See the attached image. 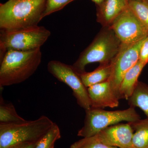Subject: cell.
<instances>
[{"mask_svg": "<svg viewBox=\"0 0 148 148\" xmlns=\"http://www.w3.org/2000/svg\"><path fill=\"white\" fill-rule=\"evenodd\" d=\"M46 0H8L0 4V29L12 31L38 26Z\"/></svg>", "mask_w": 148, "mask_h": 148, "instance_id": "cell-1", "label": "cell"}, {"mask_svg": "<svg viewBox=\"0 0 148 148\" xmlns=\"http://www.w3.org/2000/svg\"><path fill=\"white\" fill-rule=\"evenodd\" d=\"M40 49L31 51H7L1 59V87L24 82L32 76L41 64Z\"/></svg>", "mask_w": 148, "mask_h": 148, "instance_id": "cell-2", "label": "cell"}, {"mask_svg": "<svg viewBox=\"0 0 148 148\" xmlns=\"http://www.w3.org/2000/svg\"><path fill=\"white\" fill-rule=\"evenodd\" d=\"M122 43L110 27H103L92 42L82 52L73 65L78 73L85 72L88 64H110L118 53Z\"/></svg>", "mask_w": 148, "mask_h": 148, "instance_id": "cell-3", "label": "cell"}, {"mask_svg": "<svg viewBox=\"0 0 148 148\" xmlns=\"http://www.w3.org/2000/svg\"><path fill=\"white\" fill-rule=\"evenodd\" d=\"M54 123L47 116H41L34 121L11 124H0V148L24 143H37Z\"/></svg>", "mask_w": 148, "mask_h": 148, "instance_id": "cell-4", "label": "cell"}, {"mask_svg": "<svg viewBox=\"0 0 148 148\" xmlns=\"http://www.w3.org/2000/svg\"><path fill=\"white\" fill-rule=\"evenodd\" d=\"M50 35L49 30L38 25L12 31L1 30V58L10 49L20 51L40 49Z\"/></svg>", "mask_w": 148, "mask_h": 148, "instance_id": "cell-5", "label": "cell"}, {"mask_svg": "<svg viewBox=\"0 0 148 148\" xmlns=\"http://www.w3.org/2000/svg\"><path fill=\"white\" fill-rule=\"evenodd\" d=\"M140 119V115L132 107L125 110L113 111L90 108L86 110L84 125L78 132L77 136L82 138L91 137L120 122L129 123Z\"/></svg>", "mask_w": 148, "mask_h": 148, "instance_id": "cell-6", "label": "cell"}, {"mask_svg": "<svg viewBox=\"0 0 148 148\" xmlns=\"http://www.w3.org/2000/svg\"><path fill=\"white\" fill-rule=\"evenodd\" d=\"M47 67L48 71L53 77L71 88L80 107L85 111L91 108L87 88L84 84L79 74L73 66L52 60L49 62Z\"/></svg>", "mask_w": 148, "mask_h": 148, "instance_id": "cell-7", "label": "cell"}, {"mask_svg": "<svg viewBox=\"0 0 148 148\" xmlns=\"http://www.w3.org/2000/svg\"><path fill=\"white\" fill-rule=\"evenodd\" d=\"M145 39L131 44L122 43L120 50L111 62L112 71L108 81L112 90L119 100V87L123 79L139 61L140 49Z\"/></svg>", "mask_w": 148, "mask_h": 148, "instance_id": "cell-8", "label": "cell"}, {"mask_svg": "<svg viewBox=\"0 0 148 148\" xmlns=\"http://www.w3.org/2000/svg\"><path fill=\"white\" fill-rule=\"evenodd\" d=\"M122 43L131 44L148 36V28L134 14L128 7L118 16L110 27Z\"/></svg>", "mask_w": 148, "mask_h": 148, "instance_id": "cell-9", "label": "cell"}, {"mask_svg": "<svg viewBox=\"0 0 148 148\" xmlns=\"http://www.w3.org/2000/svg\"><path fill=\"white\" fill-rule=\"evenodd\" d=\"M133 135V129L127 123L111 125L95 135L106 145L118 148H135L132 143Z\"/></svg>", "mask_w": 148, "mask_h": 148, "instance_id": "cell-10", "label": "cell"}, {"mask_svg": "<svg viewBox=\"0 0 148 148\" xmlns=\"http://www.w3.org/2000/svg\"><path fill=\"white\" fill-rule=\"evenodd\" d=\"M91 108L103 109L109 107L116 108L119 99L114 94L108 80L87 88Z\"/></svg>", "mask_w": 148, "mask_h": 148, "instance_id": "cell-11", "label": "cell"}, {"mask_svg": "<svg viewBox=\"0 0 148 148\" xmlns=\"http://www.w3.org/2000/svg\"><path fill=\"white\" fill-rule=\"evenodd\" d=\"M127 6V0H104L98 6L97 21L103 27H110Z\"/></svg>", "mask_w": 148, "mask_h": 148, "instance_id": "cell-12", "label": "cell"}, {"mask_svg": "<svg viewBox=\"0 0 148 148\" xmlns=\"http://www.w3.org/2000/svg\"><path fill=\"white\" fill-rule=\"evenodd\" d=\"M147 64L139 60L125 75L119 89V98L128 100L134 92L138 82V79Z\"/></svg>", "mask_w": 148, "mask_h": 148, "instance_id": "cell-13", "label": "cell"}, {"mask_svg": "<svg viewBox=\"0 0 148 148\" xmlns=\"http://www.w3.org/2000/svg\"><path fill=\"white\" fill-rule=\"evenodd\" d=\"M112 65L110 64L100 65L92 72H84L79 74L80 76L86 87L106 81L111 75Z\"/></svg>", "mask_w": 148, "mask_h": 148, "instance_id": "cell-14", "label": "cell"}, {"mask_svg": "<svg viewBox=\"0 0 148 148\" xmlns=\"http://www.w3.org/2000/svg\"><path fill=\"white\" fill-rule=\"evenodd\" d=\"M133 130L132 143L135 148H148V118L129 122Z\"/></svg>", "mask_w": 148, "mask_h": 148, "instance_id": "cell-15", "label": "cell"}, {"mask_svg": "<svg viewBox=\"0 0 148 148\" xmlns=\"http://www.w3.org/2000/svg\"><path fill=\"white\" fill-rule=\"evenodd\" d=\"M127 101L130 107L140 108L148 118V84L138 81L134 92Z\"/></svg>", "mask_w": 148, "mask_h": 148, "instance_id": "cell-16", "label": "cell"}, {"mask_svg": "<svg viewBox=\"0 0 148 148\" xmlns=\"http://www.w3.org/2000/svg\"><path fill=\"white\" fill-rule=\"evenodd\" d=\"M0 124H11L24 122L26 120L20 116L12 103H4L1 99Z\"/></svg>", "mask_w": 148, "mask_h": 148, "instance_id": "cell-17", "label": "cell"}, {"mask_svg": "<svg viewBox=\"0 0 148 148\" xmlns=\"http://www.w3.org/2000/svg\"><path fill=\"white\" fill-rule=\"evenodd\" d=\"M127 2L130 9L148 28V1L127 0Z\"/></svg>", "mask_w": 148, "mask_h": 148, "instance_id": "cell-18", "label": "cell"}, {"mask_svg": "<svg viewBox=\"0 0 148 148\" xmlns=\"http://www.w3.org/2000/svg\"><path fill=\"white\" fill-rule=\"evenodd\" d=\"M61 137L59 127L54 123L50 129L38 142L35 148H54L56 142Z\"/></svg>", "mask_w": 148, "mask_h": 148, "instance_id": "cell-19", "label": "cell"}, {"mask_svg": "<svg viewBox=\"0 0 148 148\" xmlns=\"http://www.w3.org/2000/svg\"><path fill=\"white\" fill-rule=\"evenodd\" d=\"M70 148H118L110 147L101 143L95 135L83 138L72 144Z\"/></svg>", "mask_w": 148, "mask_h": 148, "instance_id": "cell-20", "label": "cell"}, {"mask_svg": "<svg viewBox=\"0 0 148 148\" xmlns=\"http://www.w3.org/2000/svg\"><path fill=\"white\" fill-rule=\"evenodd\" d=\"M75 0H46L43 18L56 12L61 10L69 3Z\"/></svg>", "mask_w": 148, "mask_h": 148, "instance_id": "cell-21", "label": "cell"}, {"mask_svg": "<svg viewBox=\"0 0 148 148\" xmlns=\"http://www.w3.org/2000/svg\"><path fill=\"white\" fill-rule=\"evenodd\" d=\"M139 60L147 64L148 63V36L143 42L140 49Z\"/></svg>", "mask_w": 148, "mask_h": 148, "instance_id": "cell-22", "label": "cell"}, {"mask_svg": "<svg viewBox=\"0 0 148 148\" xmlns=\"http://www.w3.org/2000/svg\"><path fill=\"white\" fill-rule=\"evenodd\" d=\"M37 143H18L9 147L8 148H35Z\"/></svg>", "mask_w": 148, "mask_h": 148, "instance_id": "cell-23", "label": "cell"}, {"mask_svg": "<svg viewBox=\"0 0 148 148\" xmlns=\"http://www.w3.org/2000/svg\"><path fill=\"white\" fill-rule=\"evenodd\" d=\"M93 2L95 3L97 6L100 5L103 3L104 0H91Z\"/></svg>", "mask_w": 148, "mask_h": 148, "instance_id": "cell-24", "label": "cell"}, {"mask_svg": "<svg viewBox=\"0 0 148 148\" xmlns=\"http://www.w3.org/2000/svg\"><path fill=\"white\" fill-rule=\"evenodd\" d=\"M142 1H148V0H142Z\"/></svg>", "mask_w": 148, "mask_h": 148, "instance_id": "cell-25", "label": "cell"}]
</instances>
